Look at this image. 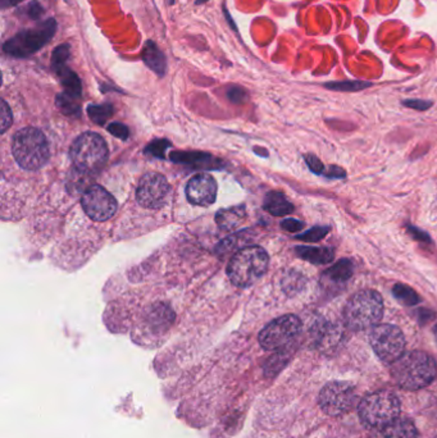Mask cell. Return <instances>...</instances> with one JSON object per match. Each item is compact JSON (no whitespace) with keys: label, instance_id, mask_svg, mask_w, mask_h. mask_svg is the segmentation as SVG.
Masks as SVG:
<instances>
[{"label":"cell","instance_id":"cell-1","mask_svg":"<svg viewBox=\"0 0 437 438\" xmlns=\"http://www.w3.org/2000/svg\"><path fill=\"white\" fill-rule=\"evenodd\" d=\"M394 381L404 390H421L436 377V363L433 357L424 351L405 354L392 365Z\"/></svg>","mask_w":437,"mask_h":438},{"label":"cell","instance_id":"cell-2","mask_svg":"<svg viewBox=\"0 0 437 438\" xmlns=\"http://www.w3.org/2000/svg\"><path fill=\"white\" fill-rule=\"evenodd\" d=\"M12 153L21 168L37 171L49 161L50 150L48 140L40 129L22 128L16 132L12 142Z\"/></svg>","mask_w":437,"mask_h":438},{"label":"cell","instance_id":"cell-3","mask_svg":"<svg viewBox=\"0 0 437 438\" xmlns=\"http://www.w3.org/2000/svg\"><path fill=\"white\" fill-rule=\"evenodd\" d=\"M383 314L381 295L377 291L363 290L349 299L344 308V322L350 330H367L377 325Z\"/></svg>","mask_w":437,"mask_h":438},{"label":"cell","instance_id":"cell-4","mask_svg":"<svg viewBox=\"0 0 437 438\" xmlns=\"http://www.w3.org/2000/svg\"><path fill=\"white\" fill-rule=\"evenodd\" d=\"M269 258L260 246H246L240 249L227 267L230 281L238 287H247L264 276Z\"/></svg>","mask_w":437,"mask_h":438},{"label":"cell","instance_id":"cell-5","mask_svg":"<svg viewBox=\"0 0 437 438\" xmlns=\"http://www.w3.org/2000/svg\"><path fill=\"white\" fill-rule=\"evenodd\" d=\"M400 414V401L390 391H377L368 395L359 405V418L363 425L378 430L397 420Z\"/></svg>","mask_w":437,"mask_h":438},{"label":"cell","instance_id":"cell-6","mask_svg":"<svg viewBox=\"0 0 437 438\" xmlns=\"http://www.w3.org/2000/svg\"><path fill=\"white\" fill-rule=\"evenodd\" d=\"M108 146L102 136L95 132H85L76 139L69 156L76 168L85 173L98 172L108 161Z\"/></svg>","mask_w":437,"mask_h":438},{"label":"cell","instance_id":"cell-7","mask_svg":"<svg viewBox=\"0 0 437 438\" xmlns=\"http://www.w3.org/2000/svg\"><path fill=\"white\" fill-rule=\"evenodd\" d=\"M57 31L54 18H49L33 30H23L4 42L3 50L14 58H28L53 39Z\"/></svg>","mask_w":437,"mask_h":438},{"label":"cell","instance_id":"cell-8","mask_svg":"<svg viewBox=\"0 0 437 438\" xmlns=\"http://www.w3.org/2000/svg\"><path fill=\"white\" fill-rule=\"evenodd\" d=\"M369 342L383 363L394 364L404 355L405 338L400 328L391 324L375 325L369 333Z\"/></svg>","mask_w":437,"mask_h":438},{"label":"cell","instance_id":"cell-9","mask_svg":"<svg viewBox=\"0 0 437 438\" xmlns=\"http://www.w3.org/2000/svg\"><path fill=\"white\" fill-rule=\"evenodd\" d=\"M301 319L293 314L277 318L260 333V344L264 350L277 351L286 349L301 333Z\"/></svg>","mask_w":437,"mask_h":438},{"label":"cell","instance_id":"cell-10","mask_svg":"<svg viewBox=\"0 0 437 438\" xmlns=\"http://www.w3.org/2000/svg\"><path fill=\"white\" fill-rule=\"evenodd\" d=\"M356 388L346 382H331L320 393L322 410L331 417H340L354 408Z\"/></svg>","mask_w":437,"mask_h":438},{"label":"cell","instance_id":"cell-11","mask_svg":"<svg viewBox=\"0 0 437 438\" xmlns=\"http://www.w3.org/2000/svg\"><path fill=\"white\" fill-rule=\"evenodd\" d=\"M171 192L170 183L165 177L156 172L144 175L136 190L139 204L148 209L162 208Z\"/></svg>","mask_w":437,"mask_h":438},{"label":"cell","instance_id":"cell-12","mask_svg":"<svg viewBox=\"0 0 437 438\" xmlns=\"http://www.w3.org/2000/svg\"><path fill=\"white\" fill-rule=\"evenodd\" d=\"M82 209L96 222L107 221L116 214L117 202L113 195L107 190L93 185L85 190L81 199Z\"/></svg>","mask_w":437,"mask_h":438},{"label":"cell","instance_id":"cell-13","mask_svg":"<svg viewBox=\"0 0 437 438\" xmlns=\"http://www.w3.org/2000/svg\"><path fill=\"white\" fill-rule=\"evenodd\" d=\"M186 195L189 202L195 205H212L217 197V183L212 175L205 173L194 175L186 186Z\"/></svg>","mask_w":437,"mask_h":438},{"label":"cell","instance_id":"cell-14","mask_svg":"<svg viewBox=\"0 0 437 438\" xmlns=\"http://www.w3.org/2000/svg\"><path fill=\"white\" fill-rule=\"evenodd\" d=\"M371 438H417V430L407 419H397L392 423L378 428Z\"/></svg>","mask_w":437,"mask_h":438},{"label":"cell","instance_id":"cell-15","mask_svg":"<svg viewBox=\"0 0 437 438\" xmlns=\"http://www.w3.org/2000/svg\"><path fill=\"white\" fill-rule=\"evenodd\" d=\"M313 338L315 342L322 350L332 349L342 338V332L336 328L335 325L327 323V322H320L315 327Z\"/></svg>","mask_w":437,"mask_h":438},{"label":"cell","instance_id":"cell-16","mask_svg":"<svg viewBox=\"0 0 437 438\" xmlns=\"http://www.w3.org/2000/svg\"><path fill=\"white\" fill-rule=\"evenodd\" d=\"M143 61L151 71H154L158 76H164L167 69V61L165 55L158 47L154 41L148 40L144 45Z\"/></svg>","mask_w":437,"mask_h":438},{"label":"cell","instance_id":"cell-17","mask_svg":"<svg viewBox=\"0 0 437 438\" xmlns=\"http://www.w3.org/2000/svg\"><path fill=\"white\" fill-rule=\"evenodd\" d=\"M264 209L274 217H284L294 212V205L281 192H269L264 199Z\"/></svg>","mask_w":437,"mask_h":438},{"label":"cell","instance_id":"cell-18","mask_svg":"<svg viewBox=\"0 0 437 438\" xmlns=\"http://www.w3.org/2000/svg\"><path fill=\"white\" fill-rule=\"evenodd\" d=\"M53 69L58 76L63 88L66 90V93L78 99L82 93L81 81H80L78 76L74 71H71L66 64L61 66V67L53 68Z\"/></svg>","mask_w":437,"mask_h":438},{"label":"cell","instance_id":"cell-19","mask_svg":"<svg viewBox=\"0 0 437 438\" xmlns=\"http://www.w3.org/2000/svg\"><path fill=\"white\" fill-rule=\"evenodd\" d=\"M296 254L301 259L307 260L309 263L327 264L334 260L335 253L330 248H309V246H298Z\"/></svg>","mask_w":437,"mask_h":438},{"label":"cell","instance_id":"cell-20","mask_svg":"<svg viewBox=\"0 0 437 438\" xmlns=\"http://www.w3.org/2000/svg\"><path fill=\"white\" fill-rule=\"evenodd\" d=\"M245 218V210L243 207L219 210L216 216L217 223L222 229H233L239 227Z\"/></svg>","mask_w":437,"mask_h":438},{"label":"cell","instance_id":"cell-21","mask_svg":"<svg viewBox=\"0 0 437 438\" xmlns=\"http://www.w3.org/2000/svg\"><path fill=\"white\" fill-rule=\"evenodd\" d=\"M353 272H354L353 263L349 259H342L340 262H337L326 270L325 277L334 282H345L353 276Z\"/></svg>","mask_w":437,"mask_h":438},{"label":"cell","instance_id":"cell-22","mask_svg":"<svg viewBox=\"0 0 437 438\" xmlns=\"http://www.w3.org/2000/svg\"><path fill=\"white\" fill-rule=\"evenodd\" d=\"M77 98H74L71 95L64 93V94L57 95V99H55V104L58 109L61 110L63 115H78L81 109L78 103L76 101Z\"/></svg>","mask_w":437,"mask_h":438},{"label":"cell","instance_id":"cell-23","mask_svg":"<svg viewBox=\"0 0 437 438\" xmlns=\"http://www.w3.org/2000/svg\"><path fill=\"white\" fill-rule=\"evenodd\" d=\"M392 294L400 303L405 304L408 306H413V305L421 301V297L417 292L413 289H410L409 286H407V284H400V283L395 284L394 289H392Z\"/></svg>","mask_w":437,"mask_h":438},{"label":"cell","instance_id":"cell-24","mask_svg":"<svg viewBox=\"0 0 437 438\" xmlns=\"http://www.w3.org/2000/svg\"><path fill=\"white\" fill-rule=\"evenodd\" d=\"M113 112H115V109L110 104L89 105V108H88L90 120L95 122L98 125H104L110 115H113Z\"/></svg>","mask_w":437,"mask_h":438},{"label":"cell","instance_id":"cell-25","mask_svg":"<svg viewBox=\"0 0 437 438\" xmlns=\"http://www.w3.org/2000/svg\"><path fill=\"white\" fill-rule=\"evenodd\" d=\"M172 313L170 309H167L165 306H159L154 308L151 313V318H149V322L151 325L156 328V327H164L165 324H171Z\"/></svg>","mask_w":437,"mask_h":438},{"label":"cell","instance_id":"cell-26","mask_svg":"<svg viewBox=\"0 0 437 438\" xmlns=\"http://www.w3.org/2000/svg\"><path fill=\"white\" fill-rule=\"evenodd\" d=\"M371 83L362 81H342L327 83L326 88L336 91H359L362 88H369Z\"/></svg>","mask_w":437,"mask_h":438},{"label":"cell","instance_id":"cell-27","mask_svg":"<svg viewBox=\"0 0 437 438\" xmlns=\"http://www.w3.org/2000/svg\"><path fill=\"white\" fill-rule=\"evenodd\" d=\"M69 44H62L55 47L53 54H52V67L57 68L64 66L66 62L69 61Z\"/></svg>","mask_w":437,"mask_h":438},{"label":"cell","instance_id":"cell-28","mask_svg":"<svg viewBox=\"0 0 437 438\" xmlns=\"http://www.w3.org/2000/svg\"><path fill=\"white\" fill-rule=\"evenodd\" d=\"M328 232H330L328 227H315V229H309L307 232L296 236V238L298 240H303V241H307V243H317V241L322 240L323 237L327 236Z\"/></svg>","mask_w":437,"mask_h":438},{"label":"cell","instance_id":"cell-29","mask_svg":"<svg viewBox=\"0 0 437 438\" xmlns=\"http://www.w3.org/2000/svg\"><path fill=\"white\" fill-rule=\"evenodd\" d=\"M0 115H1V122H0V126H1V134H4L7 131L8 128L11 127L12 125V110L9 108L8 103L6 100H1V109H0Z\"/></svg>","mask_w":437,"mask_h":438},{"label":"cell","instance_id":"cell-30","mask_svg":"<svg viewBox=\"0 0 437 438\" xmlns=\"http://www.w3.org/2000/svg\"><path fill=\"white\" fill-rule=\"evenodd\" d=\"M108 131H110L112 135L116 136L118 139H122V140H126L129 135H130V131H129V128L126 127L122 123H112L110 125V127H108Z\"/></svg>","mask_w":437,"mask_h":438},{"label":"cell","instance_id":"cell-31","mask_svg":"<svg viewBox=\"0 0 437 438\" xmlns=\"http://www.w3.org/2000/svg\"><path fill=\"white\" fill-rule=\"evenodd\" d=\"M26 13L31 20H39L44 14V8L41 7L36 0H33L26 8Z\"/></svg>","mask_w":437,"mask_h":438},{"label":"cell","instance_id":"cell-32","mask_svg":"<svg viewBox=\"0 0 437 438\" xmlns=\"http://www.w3.org/2000/svg\"><path fill=\"white\" fill-rule=\"evenodd\" d=\"M305 162H307L308 167L315 175H322L325 172V167H323V164H322L321 161L317 156H305Z\"/></svg>","mask_w":437,"mask_h":438},{"label":"cell","instance_id":"cell-33","mask_svg":"<svg viewBox=\"0 0 437 438\" xmlns=\"http://www.w3.org/2000/svg\"><path fill=\"white\" fill-rule=\"evenodd\" d=\"M227 96L233 103H243L246 99L245 90L239 86H233L227 91Z\"/></svg>","mask_w":437,"mask_h":438},{"label":"cell","instance_id":"cell-34","mask_svg":"<svg viewBox=\"0 0 437 438\" xmlns=\"http://www.w3.org/2000/svg\"><path fill=\"white\" fill-rule=\"evenodd\" d=\"M168 145V142L159 140V142H153L151 145L146 149V153H151L153 156H163V151L165 150V146Z\"/></svg>","mask_w":437,"mask_h":438},{"label":"cell","instance_id":"cell-35","mask_svg":"<svg viewBox=\"0 0 437 438\" xmlns=\"http://www.w3.org/2000/svg\"><path fill=\"white\" fill-rule=\"evenodd\" d=\"M281 227L285 229V231H289V232H296V231H301V229L304 227V223L301 222V221H298V219L289 218V219L282 221V223H281Z\"/></svg>","mask_w":437,"mask_h":438},{"label":"cell","instance_id":"cell-36","mask_svg":"<svg viewBox=\"0 0 437 438\" xmlns=\"http://www.w3.org/2000/svg\"><path fill=\"white\" fill-rule=\"evenodd\" d=\"M403 104L408 108L417 109V110H426L432 105L430 101L424 100H405Z\"/></svg>","mask_w":437,"mask_h":438},{"label":"cell","instance_id":"cell-37","mask_svg":"<svg viewBox=\"0 0 437 438\" xmlns=\"http://www.w3.org/2000/svg\"><path fill=\"white\" fill-rule=\"evenodd\" d=\"M408 231H409L410 234H412V236L414 237L416 240L430 241V237H429V235H427V234H424V231H421V229H417V227L409 226V227H408Z\"/></svg>","mask_w":437,"mask_h":438},{"label":"cell","instance_id":"cell-38","mask_svg":"<svg viewBox=\"0 0 437 438\" xmlns=\"http://www.w3.org/2000/svg\"><path fill=\"white\" fill-rule=\"evenodd\" d=\"M325 175L330 177V178H344V177L346 175V173H345V171L340 168V167H331Z\"/></svg>","mask_w":437,"mask_h":438},{"label":"cell","instance_id":"cell-39","mask_svg":"<svg viewBox=\"0 0 437 438\" xmlns=\"http://www.w3.org/2000/svg\"><path fill=\"white\" fill-rule=\"evenodd\" d=\"M21 1H23V0H1L0 7H1V9H7V8L14 7V6L20 4Z\"/></svg>","mask_w":437,"mask_h":438},{"label":"cell","instance_id":"cell-40","mask_svg":"<svg viewBox=\"0 0 437 438\" xmlns=\"http://www.w3.org/2000/svg\"><path fill=\"white\" fill-rule=\"evenodd\" d=\"M206 1H208V0H195V4H197V6H200V4H204Z\"/></svg>","mask_w":437,"mask_h":438},{"label":"cell","instance_id":"cell-41","mask_svg":"<svg viewBox=\"0 0 437 438\" xmlns=\"http://www.w3.org/2000/svg\"><path fill=\"white\" fill-rule=\"evenodd\" d=\"M435 336H436V340H437V325L436 327H435Z\"/></svg>","mask_w":437,"mask_h":438},{"label":"cell","instance_id":"cell-42","mask_svg":"<svg viewBox=\"0 0 437 438\" xmlns=\"http://www.w3.org/2000/svg\"><path fill=\"white\" fill-rule=\"evenodd\" d=\"M433 438H437V436H436V437H433Z\"/></svg>","mask_w":437,"mask_h":438}]
</instances>
